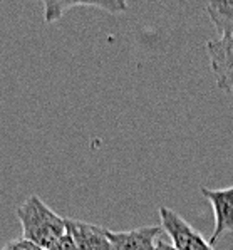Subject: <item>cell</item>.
<instances>
[{
    "mask_svg": "<svg viewBox=\"0 0 233 250\" xmlns=\"http://www.w3.org/2000/svg\"><path fill=\"white\" fill-rule=\"evenodd\" d=\"M210 66L218 89L230 94L233 87V34L206 42Z\"/></svg>",
    "mask_w": 233,
    "mask_h": 250,
    "instance_id": "3",
    "label": "cell"
},
{
    "mask_svg": "<svg viewBox=\"0 0 233 250\" xmlns=\"http://www.w3.org/2000/svg\"><path fill=\"white\" fill-rule=\"evenodd\" d=\"M49 250H74V245H72L71 238H69L67 235H64L59 242H57V244L52 245Z\"/></svg>",
    "mask_w": 233,
    "mask_h": 250,
    "instance_id": "10",
    "label": "cell"
},
{
    "mask_svg": "<svg viewBox=\"0 0 233 250\" xmlns=\"http://www.w3.org/2000/svg\"><path fill=\"white\" fill-rule=\"evenodd\" d=\"M230 94H232V96H233V87H232V91H230Z\"/></svg>",
    "mask_w": 233,
    "mask_h": 250,
    "instance_id": "12",
    "label": "cell"
},
{
    "mask_svg": "<svg viewBox=\"0 0 233 250\" xmlns=\"http://www.w3.org/2000/svg\"><path fill=\"white\" fill-rule=\"evenodd\" d=\"M155 250H176V249H175L171 244L165 242L163 238H158V240H156V249Z\"/></svg>",
    "mask_w": 233,
    "mask_h": 250,
    "instance_id": "11",
    "label": "cell"
},
{
    "mask_svg": "<svg viewBox=\"0 0 233 250\" xmlns=\"http://www.w3.org/2000/svg\"><path fill=\"white\" fill-rule=\"evenodd\" d=\"M66 235L71 238L74 250H114L104 229L87 222L66 218Z\"/></svg>",
    "mask_w": 233,
    "mask_h": 250,
    "instance_id": "5",
    "label": "cell"
},
{
    "mask_svg": "<svg viewBox=\"0 0 233 250\" xmlns=\"http://www.w3.org/2000/svg\"><path fill=\"white\" fill-rule=\"evenodd\" d=\"M104 232L114 250H155L156 240L161 235L163 229L150 225L126 230V232H114V230L104 229Z\"/></svg>",
    "mask_w": 233,
    "mask_h": 250,
    "instance_id": "6",
    "label": "cell"
},
{
    "mask_svg": "<svg viewBox=\"0 0 233 250\" xmlns=\"http://www.w3.org/2000/svg\"><path fill=\"white\" fill-rule=\"evenodd\" d=\"M74 7H94V9L108 10L109 14H119L128 10V3L123 0H106V2H54V0H45L44 2V21L47 24L56 22L60 19L64 12Z\"/></svg>",
    "mask_w": 233,
    "mask_h": 250,
    "instance_id": "7",
    "label": "cell"
},
{
    "mask_svg": "<svg viewBox=\"0 0 233 250\" xmlns=\"http://www.w3.org/2000/svg\"><path fill=\"white\" fill-rule=\"evenodd\" d=\"M200 191L210 202L215 215V229L208 240V244L213 247L228 232H233V187L223 190H210L203 187Z\"/></svg>",
    "mask_w": 233,
    "mask_h": 250,
    "instance_id": "4",
    "label": "cell"
},
{
    "mask_svg": "<svg viewBox=\"0 0 233 250\" xmlns=\"http://www.w3.org/2000/svg\"><path fill=\"white\" fill-rule=\"evenodd\" d=\"M206 12L220 37L233 34V2H212L206 5Z\"/></svg>",
    "mask_w": 233,
    "mask_h": 250,
    "instance_id": "8",
    "label": "cell"
},
{
    "mask_svg": "<svg viewBox=\"0 0 233 250\" xmlns=\"http://www.w3.org/2000/svg\"><path fill=\"white\" fill-rule=\"evenodd\" d=\"M159 220L163 232L168 233L171 245L176 250H215L194 227L175 210L159 207Z\"/></svg>",
    "mask_w": 233,
    "mask_h": 250,
    "instance_id": "2",
    "label": "cell"
},
{
    "mask_svg": "<svg viewBox=\"0 0 233 250\" xmlns=\"http://www.w3.org/2000/svg\"><path fill=\"white\" fill-rule=\"evenodd\" d=\"M15 215L22 227V238L42 250H49L66 235V218L49 208L39 195L25 198Z\"/></svg>",
    "mask_w": 233,
    "mask_h": 250,
    "instance_id": "1",
    "label": "cell"
},
{
    "mask_svg": "<svg viewBox=\"0 0 233 250\" xmlns=\"http://www.w3.org/2000/svg\"><path fill=\"white\" fill-rule=\"evenodd\" d=\"M2 250H42V249H39L37 245L30 244L29 240L20 237V238H14V240L7 242Z\"/></svg>",
    "mask_w": 233,
    "mask_h": 250,
    "instance_id": "9",
    "label": "cell"
}]
</instances>
